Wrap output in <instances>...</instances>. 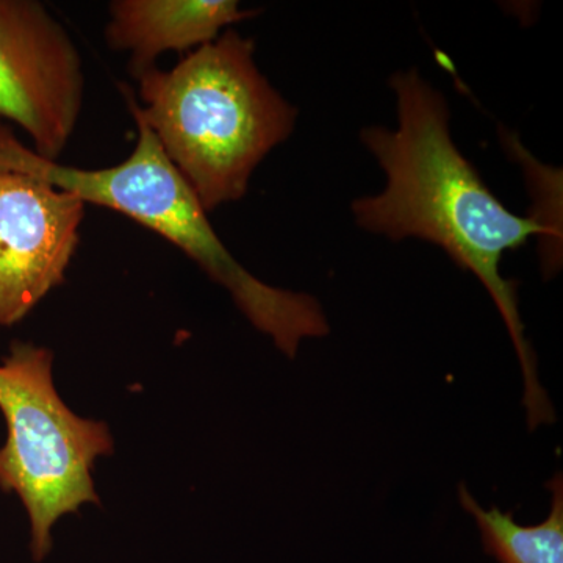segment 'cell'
Wrapping results in <instances>:
<instances>
[{
    "instance_id": "cell-8",
    "label": "cell",
    "mask_w": 563,
    "mask_h": 563,
    "mask_svg": "<svg viewBox=\"0 0 563 563\" xmlns=\"http://www.w3.org/2000/svg\"><path fill=\"white\" fill-rule=\"evenodd\" d=\"M551 509L547 520L536 526L518 525L512 512L499 507L488 509L466 488L459 485V501L472 515L481 532L485 553L499 563H563V479L555 473L547 484Z\"/></svg>"
},
{
    "instance_id": "cell-1",
    "label": "cell",
    "mask_w": 563,
    "mask_h": 563,
    "mask_svg": "<svg viewBox=\"0 0 563 563\" xmlns=\"http://www.w3.org/2000/svg\"><path fill=\"white\" fill-rule=\"evenodd\" d=\"M398 128L363 129L362 143L384 169L383 191L352 203L358 228L393 242L420 239L446 252L476 276L503 317L523 374V404L531 431L553 424L555 413L537 373V358L526 339L517 282L501 274L506 252L533 236L554 242L536 217H520L485 185L473 163L455 146L446 98L417 69L398 70L390 80Z\"/></svg>"
},
{
    "instance_id": "cell-4",
    "label": "cell",
    "mask_w": 563,
    "mask_h": 563,
    "mask_svg": "<svg viewBox=\"0 0 563 563\" xmlns=\"http://www.w3.org/2000/svg\"><path fill=\"white\" fill-rule=\"evenodd\" d=\"M46 347L14 342L0 363V412L7 440L0 448V490L21 499L31 521V550L43 561L52 528L84 504H99L96 461L113 454L109 426L73 412L52 377Z\"/></svg>"
},
{
    "instance_id": "cell-5",
    "label": "cell",
    "mask_w": 563,
    "mask_h": 563,
    "mask_svg": "<svg viewBox=\"0 0 563 563\" xmlns=\"http://www.w3.org/2000/svg\"><path fill=\"white\" fill-rule=\"evenodd\" d=\"M84 66L60 22L35 0H0V118L58 162L84 107Z\"/></svg>"
},
{
    "instance_id": "cell-2",
    "label": "cell",
    "mask_w": 563,
    "mask_h": 563,
    "mask_svg": "<svg viewBox=\"0 0 563 563\" xmlns=\"http://www.w3.org/2000/svg\"><path fill=\"white\" fill-rule=\"evenodd\" d=\"M255 46L233 29L191 51L173 69L136 74L129 109L209 211L244 198L266 155L290 139L298 110L258 69Z\"/></svg>"
},
{
    "instance_id": "cell-6",
    "label": "cell",
    "mask_w": 563,
    "mask_h": 563,
    "mask_svg": "<svg viewBox=\"0 0 563 563\" xmlns=\"http://www.w3.org/2000/svg\"><path fill=\"white\" fill-rule=\"evenodd\" d=\"M85 207L38 177L0 172V328L24 320L65 282Z\"/></svg>"
},
{
    "instance_id": "cell-3",
    "label": "cell",
    "mask_w": 563,
    "mask_h": 563,
    "mask_svg": "<svg viewBox=\"0 0 563 563\" xmlns=\"http://www.w3.org/2000/svg\"><path fill=\"white\" fill-rule=\"evenodd\" d=\"M129 110L139 128L135 150L124 162L99 169L46 161L0 121V172L38 177L74 192L85 203L120 211L158 233L225 288L240 312L255 329L272 336L287 357H296L302 340L328 335L331 328L318 299L265 284L233 257L146 122L135 110Z\"/></svg>"
},
{
    "instance_id": "cell-7",
    "label": "cell",
    "mask_w": 563,
    "mask_h": 563,
    "mask_svg": "<svg viewBox=\"0 0 563 563\" xmlns=\"http://www.w3.org/2000/svg\"><path fill=\"white\" fill-rule=\"evenodd\" d=\"M106 29L111 49L131 54V73L155 66L163 52L196 51L255 16L236 0H114Z\"/></svg>"
}]
</instances>
